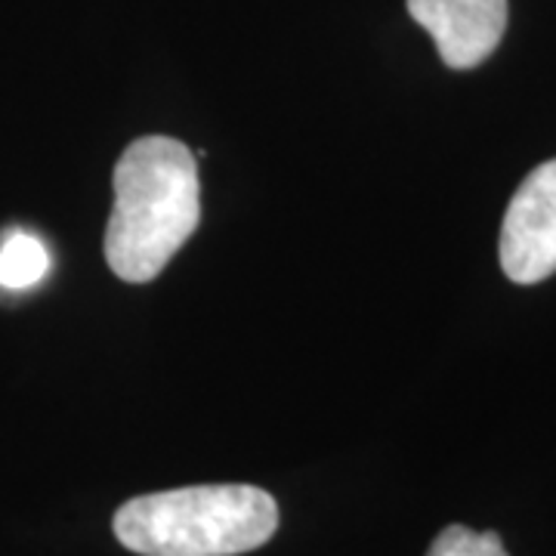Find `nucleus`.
<instances>
[{
    "label": "nucleus",
    "instance_id": "39448f33",
    "mask_svg": "<svg viewBox=\"0 0 556 556\" xmlns=\"http://www.w3.org/2000/svg\"><path fill=\"white\" fill-rule=\"evenodd\" d=\"M50 269V254L43 248V241L28 236V232H13L0 248V285L25 291L31 285H38L40 278Z\"/></svg>",
    "mask_w": 556,
    "mask_h": 556
},
{
    "label": "nucleus",
    "instance_id": "20e7f679",
    "mask_svg": "<svg viewBox=\"0 0 556 556\" xmlns=\"http://www.w3.org/2000/svg\"><path fill=\"white\" fill-rule=\"evenodd\" d=\"M412 20L437 40L448 68H477L507 31V0H408Z\"/></svg>",
    "mask_w": 556,
    "mask_h": 556
},
{
    "label": "nucleus",
    "instance_id": "7ed1b4c3",
    "mask_svg": "<svg viewBox=\"0 0 556 556\" xmlns=\"http://www.w3.org/2000/svg\"><path fill=\"white\" fill-rule=\"evenodd\" d=\"M501 269L517 285H538L556 273V159L519 182L501 223Z\"/></svg>",
    "mask_w": 556,
    "mask_h": 556
},
{
    "label": "nucleus",
    "instance_id": "423d86ee",
    "mask_svg": "<svg viewBox=\"0 0 556 556\" xmlns=\"http://www.w3.org/2000/svg\"><path fill=\"white\" fill-rule=\"evenodd\" d=\"M427 556H507L497 532H473L467 526H445Z\"/></svg>",
    "mask_w": 556,
    "mask_h": 556
},
{
    "label": "nucleus",
    "instance_id": "f03ea898",
    "mask_svg": "<svg viewBox=\"0 0 556 556\" xmlns=\"http://www.w3.org/2000/svg\"><path fill=\"white\" fill-rule=\"evenodd\" d=\"M115 535L139 556H239L278 529V504L257 485H189L130 497Z\"/></svg>",
    "mask_w": 556,
    "mask_h": 556
},
{
    "label": "nucleus",
    "instance_id": "f257e3e1",
    "mask_svg": "<svg viewBox=\"0 0 556 556\" xmlns=\"http://www.w3.org/2000/svg\"><path fill=\"white\" fill-rule=\"evenodd\" d=\"M195 155L170 137L130 142L115 167V207L105 226V260L121 281H152L199 229Z\"/></svg>",
    "mask_w": 556,
    "mask_h": 556
}]
</instances>
